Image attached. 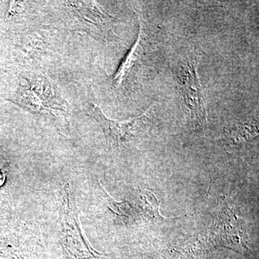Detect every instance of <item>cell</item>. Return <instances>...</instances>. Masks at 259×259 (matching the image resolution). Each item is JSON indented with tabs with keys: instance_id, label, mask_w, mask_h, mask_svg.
I'll list each match as a JSON object with an SVG mask.
<instances>
[{
	"instance_id": "obj_3",
	"label": "cell",
	"mask_w": 259,
	"mask_h": 259,
	"mask_svg": "<svg viewBox=\"0 0 259 259\" xmlns=\"http://www.w3.org/2000/svg\"><path fill=\"white\" fill-rule=\"evenodd\" d=\"M153 108V105L141 115L125 120H114L107 117L100 107L93 105L92 115L101 127L107 145L112 149H119L134 137L136 131L142 127L145 121L148 118V115Z\"/></svg>"
},
{
	"instance_id": "obj_1",
	"label": "cell",
	"mask_w": 259,
	"mask_h": 259,
	"mask_svg": "<svg viewBox=\"0 0 259 259\" xmlns=\"http://www.w3.org/2000/svg\"><path fill=\"white\" fill-rule=\"evenodd\" d=\"M59 216L63 259H110L108 255L94 249L83 236L79 224L76 197L69 186L64 190Z\"/></svg>"
},
{
	"instance_id": "obj_5",
	"label": "cell",
	"mask_w": 259,
	"mask_h": 259,
	"mask_svg": "<svg viewBox=\"0 0 259 259\" xmlns=\"http://www.w3.org/2000/svg\"><path fill=\"white\" fill-rule=\"evenodd\" d=\"M216 233L227 246L238 250L243 241V231L240 219L229 209L223 211L218 216Z\"/></svg>"
},
{
	"instance_id": "obj_7",
	"label": "cell",
	"mask_w": 259,
	"mask_h": 259,
	"mask_svg": "<svg viewBox=\"0 0 259 259\" xmlns=\"http://www.w3.org/2000/svg\"><path fill=\"white\" fill-rule=\"evenodd\" d=\"M230 139L233 144H238L258 136V125L248 123L237 124L228 129Z\"/></svg>"
},
{
	"instance_id": "obj_2",
	"label": "cell",
	"mask_w": 259,
	"mask_h": 259,
	"mask_svg": "<svg viewBox=\"0 0 259 259\" xmlns=\"http://www.w3.org/2000/svg\"><path fill=\"white\" fill-rule=\"evenodd\" d=\"M197 68L198 58L187 56L177 62L173 74L189 118L194 127L204 131L207 128V111Z\"/></svg>"
},
{
	"instance_id": "obj_6",
	"label": "cell",
	"mask_w": 259,
	"mask_h": 259,
	"mask_svg": "<svg viewBox=\"0 0 259 259\" xmlns=\"http://www.w3.org/2000/svg\"><path fill=\"white\" fill-rule=\"evenodd\" d=\"M139 22L140 31L137 40L135 42L134 47L131 49L125 60L120 65V68L112 78V85L115 88H120L124 81L128 79L133 70L136 67V65L139 64L146 53L147 38H146L144 25L140 18Z\"/></svg>"
},
{
	"instance_id": "obj_4",
	"label": "cell",
	"mask_w": 259,
	"mask_h": 259,
	"mask_svg": "<svg viewBox=\"0 0 259 259\" xmlns=\"http://www.w3.org/2000/svg\"><path fill=\"white\" fill-rule=\"evenodd\" d=\"M54 93L49 80L40 77L34 81L20 85L16 95L18 105L30 111L41 112L48 110H63L62 105L54 101L59 100L54 97Z\"/></svg>"
}]
</instances>
